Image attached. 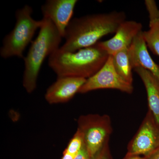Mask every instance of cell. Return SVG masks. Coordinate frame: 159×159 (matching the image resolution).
<instances>
[{"label":"cell","instance_id":"cell-8","mask_svg":"<svg viewBox=\"0 0 159 159\" xmlns=\"http://www.w3.org/2000/svg\"><path fill=\"white\" fill-rule=\"evenodd\" d=\"M77 0H48L41 6L43 18L54 24L63 38L72 20Z\"/></svg>","mask_w":159,"mask_h":159},{"label":"cell","instance_id":"cell-9","mask_svg":"<svg viewBox=\"0 0 159 159\" xmlns=\"http://www.w3.org/2000/svg\"><path fill=\"white\" fill-rule=\"evenodd\" d=\"M142 29L141 23L125 20L119 26L113 37L105 41H99L98 45L109 56H112L128 48L135 38L142 32Z\"/></svg>","mask_w":159,"mask_h":159},{"label":"cell","instance_id":"cell-19","mask_svg":"<svg viewBox=\"0 0 159 159\" xmlns=\"http://www.w3.org/2000/svg\"><path fill=\"white\" fill-rule=\"evenodd\" d=\"M123 159H145V157L127 153Z\"/></svg>","mask_w":159,"mask_h":159},{"label":"cell","instance_id":"cell-6","mask_svg":"<svg viewBox=\"0 0 159 159\" xmlns=\"http://www.w3.org/2000/svg\"><path fill=\"white\" fill-rule=\"evenodd\" d=\"M102 89L118 90L129 94L134 91L133 85L126 82L116 71L111 56H109L104 65L97 73L86 80L78 93L85 94Z\"/></svg>","mask_w":159,"mask_h":159},{"label":"cell","instance_id":"cell-11","mask_svg":"<svg viewBox=\"0 0 159 159\" xmlns=\"http://www.w3.org/2000/svg\"><path fill=\"white\" fill-rule=\"evenodd\" d=\"M142 32L135 38L128 48L132 66L134 70L139 67L145 69L159 79V65L151 57Z\"/></svg>","mask_w":159,"mask_h":159},{"label":"cell","instance_id":"cell-4","mask_svg":"<svg viewBox=\"0 0 159 159\" xmlns=\"http://www.w3.org/2000/svg\"><path fill=\"white\" fill-rule=\"evenodd\" d=\"M32 12V8L29 5L16 10L14 28L4 38L0 50V55L3 58L12 57L24 58L23 53L25 49L43 23V19H34Z\"/></svg>","mask_w":159,"mask_h":159},{"label":"cell","instance_id":"cell-12","mask_svg":"<svg viewBox=\"0 0 159 159\" xmlns=\"http://www.w3.org/2000/svg\"><path fill=\"white\" fill-rule=\"evenodd\" d=\"M145 86L150 111L159 125V79L149 71L142 68L134 69Z\"/></svg>","mask_w":159,"mask_h":159},{"label":"cell","instance_id":"cell-10","mask_svg":"<svg viewBox=\"0 0 159 159\" xmlns=\"http://www.w3.org/2000/svg\"><path fill=\"white\" fill-rule=\"evenodd\" d=\"M86 80L73 77H57L46 91L45 99L51 104L68 102L78 93Z\"/></svg>","mask_w":159,"mask_h":159},{"label":"cell","instance_id":"cell-17","mask_svg":"<svg viewBox=\"0 0 159 159\" xmlns=\"http://www.w3.org/2000/svg\"><path fill=\"white\" fill-rule=\"evenodd\" d=\"M74 159H91L85 145L82 147L80 151L75 155Z\"/></svg>","mask_w":159,"mask_h":159},{"label":"cell","instance_id":"cell-13","mask_svg":"<svg viewBox=\"0 0 159 159\" xmlns=\"http://www.w3.org/2000/svg\"><path fill=\"white\" fill-rule=\"evenodd\" d=\"M149 18V29L142 32L145 43L151 51L159 57V9L153 0L145 2Z\"/></svg>","mask_w":159,"mask_h":159},{"label":"cell","instance_id":"cell-5","mask_svg":"<svg viewBox=\"0 0 159 159\" xmlns=\"http://www.w3.org/2000/svg\"><path fill=\"white\" fill-rule=\"evenodd\" d=\"M78 127L82 132L84 145L91 159L109 141L112 133L110 117L107 115L90 114L78 118Z\"/></svg>","mask_w":159,"mask_h":159},{"label":"cell","instance_id":"cell-14","mask_svg":"<svg viewBox=\"0 0 159 159\" xmlns=\"http://www.w3.org/2000/svg\"><path fill=\"white\" fill-rule=\"evenodd\" d=\"M111 56L114 67L118 74L126 82L133 84L134 69L131 63L128 48L119 51Z\"/></svg>","mask_w":159,"mask_h":159},{"label":"cell","instance_id":"cell-3","mask_svg":"<svg viewBox=\"0 0 159 159\" xmlns=\"http://www.w3.org/2000/svg\"><path fill=\"white\" fill-rule=\"evenodd\" d=\"M38 35L31 43L27 56L24 57L25 70L23 85L29 93L37 87V80L43 62L48 56L57 50L63 38L54 24L43 17Z\"/></svg>","mask_w":159,"mask_h":159},{"label":"cell","instance_id":"cell-2","mask_svg":"<svg viewBox=\"0 0 159 159\" xmlns=\"http://www.w3.org/2000/svg\"><path fill=\"white\" fill-rule=\"evenodd\" d=\"M59 48L48 59V65L57 77L88 79L101 68L109 56L98 43L74 52L62 51Z\"/></svg>","mask_w":159,"mask_h":159},{"label":"cell","instance_id":"cell-20","mask_svg":"<svg viewBox=\"0 0 159 159\" xmlns=\"http://www.w3.org/2000/svg\"><path fill=\"white\" fill-rule=\"evenodd\" d=\"M75 156L70 154L69 153L63 152V153L62 157L61 159H74Z\"/></svg>","mask_w":159,"mask_h":159},{"label":"cell","instance_id":"cell-7","mask_svg":"<svg viewBox=\"0 0 159 159\" xmlns=\"http://www.w3.org/2000/svg\"><path fill=\"white\" fill-rule=\"evenodd\" d=\"M159 148V125L150 111L127 146V153L148 155Z\"/></svg>","mask_w":159,"mask_h":159},{"label":"cell","instance_id":"cell-15","mask_svg":"<svg viewBox=\"0 0 159 159\" xmlns=\"http://www.w3.org/2000/svg\"><path fill=\"white\" fill-rule=\"evenodd\" d=\"M84 145L83 135L82 132L77 129L76 133L70 140L68 145L64 151L63 152L75 156Z\"/></svg>","mask_w":159,"mask_h":159},{"label":"cell","instance_id":"cell-16","mask_svg":"<svg viewBox=\"0 0 159 159\" xmlns=\"http://www.w3.org/2000/svg\"><path fill=\"white\" fill-rule=\"evenodd\" d=\"M91 159H112L109 147V140Z\"/></svg>","mask_w":159,"mask_h":159},{"label":"cell","instance_id":"cell-18","mask_svg":"<svg viewBox=\"0 0 159 159\" xmlns=\"http://www.w3.org/2000/svg\"><path fill=\"white\" fill-rule=\"evenodd\" d=\"M144 157L145 159H159V148Z\"/></svg>","mask_w":159,"mask_h":159},{"label":"cell","instance_id":"cell-1","mask_svg":"<svg viewBox=\"0 0 159 159\" xmlns=\"http://www.w3.org/2000/svg\"><path fill=\"white\" fill-rule=\"evenodd\" d=\"M126 18L123 11H115L72 19L66 29L65 42L59 48L74 52L93 46L103 36L116 33Z\"/></svg>","mask_w":159,"mask_h":159}]
</instances>
